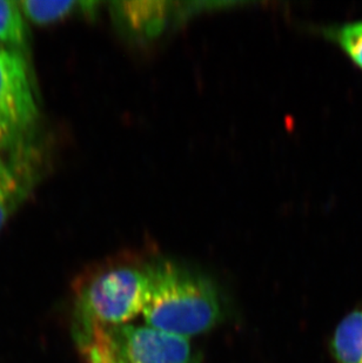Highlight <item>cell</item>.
<instances>
[{"label": "cell", "mask_w": 362, "mask_h": 363, "mask_svg": "<svg viewBox=\"0 0 362 363\" xmlns=\"http://www.w3.org/2000/svg\"><path fill=\"white\" fill-rule=\"evenodd\" d=\"M146 325L188 339L218 323L220 303L209 280L166 259H150L145 294Z\"/></svg>", "instance_id": "obj_1"}, {"label": "cell", "mask_w": 362, "mask_h": 363, "mask_svg": "<svg viewBox=\"0 0 362 363\" xmlns=\"http://www.w3.org/2000/svg\"><path fill=\"white\" fill-rule=\"evenodd\" d=\"M150 259L113 257L79 277L73 288L71 328L131 323L144 309Z\"/></svg>", "instance_id": "obj_2"}, {"label": "cell", "mask_w": 362, "mask_h": 363, "mask_svg": "<svg viewBox=\"0 0 362 363\" xmlns=\"http://www.w3.org/2000/svg\"><path fill=\"white\" fill-rule=\"evenodd\" d=\"M84 363H190L188 339L150 325H92L71 328Z\"/></svg>", "instance_id": "obj_3"}, {"label": "cell", "mask_w": 362, "mask_h": 363, "mask_svg": "<svg viewBox=\"0 0 362 363\" xmlns=\"http://www.w3.org/2000/svg\"><path fill=\"white\" fill-rule=\"evenodd\" d=\"M37 100L21 52L0 46V150L17 147L35 130Z\"/></svg>", "instance_id": "obj_4"}, {"label": "cell", "mask_w": 362, "mask_h": 363, "mask_svg": "<svg viewBox=\"0 0 362 363\" xmlns=\"http://www.w3.org/2000/svg\"><path fill=\"white\" fill-rule=\"evenodd\" d=\"M109 13L116 31L132 43L153 40L172 21L177 24L178 3L173 1H113Z\"/></svg>", "instance_id": "obj_5"}, {"label": "cell", "mask_w": 362, "mask_h": 363, "mask_svg": "<svg viewBox=\"0 0 362 363\" xmlns=\"http://www.w3.org/2000/svg\"><path fill=\"white\" fill-rule=\"evenodd\" d=\"M24 17L35 24H51L75 13L96 17L99 3L97 1H19Z\"/></svg>", "instance_id": "obj_6"}, {"label": "cell", "mask_w": 362, "mask_h": 363, "mask_svg": "<svg viewBox=\"0 0 362 363\" xmlns=\"http://www.w3.org/2000/svg\"><path fill=\"white\" fill-rule=\"evenodd\" d=\"M333 352L339 363H362V309L351 313L339 323Z\"/></svg>", "instance_id": "obj_7"}, {"label": "cell", "mask_w": 362, "mask_h": 363, "mask_svg": "<svg viewBox=\"0 0 362 363\" xmlns=\"http://www.w3.org/2000/svg\"><path fill=\"white\" fill-rule=\"evenodd\" d=\"M26 40L28 31L19 1L0 0V46L18 51Z\"/></svg>", "instance_id": "obj_8"}, {"label": "cell", "mask_w": 362, "mask_h": 363, "mask_svg": "<svg viewBox=\"0 0 362 363\" xmlns=\"http://www.w3.org/2000/svg\"><path fill=\"white\" fill-rule=\"evenodd\" d=\"M333 37L362 69V21L341 25L333 31Z\"/></svg>", "instance_id": "obj_9"}, {"label": "cell", "mask_w": 362, "mask_h": 363, "mask_svg": "<svg viewBox=\"0 0 362 363\" xmlns=\"http://www.w3.org/2000/svg\"><path fill=\"white\" fill-rule=\"evenodd\" d=\"M32 169L33 168L25 174L24 178L21 179V182L13 189H11L10 192L0 198V230L10 218L11 214L18 208V206L24 201L30 192V189H32L35 179Z\"/></svg>", "instance_id": "obj_10"}, {"label": "cell", "mask_w": 362, "mask_h": 363, "mask_svg": "<svg viewBox=\"0 0 362 363\" xmlns=\"http://www.w3.org/2000/svg\"><path fill=\"white\" fill-rule=\"evenodd\" d=\"M31 168L23 162L16 164L0 158V198L13 189Z\"/></svg>", "instance_id": "obj_11"}]
</instances>
